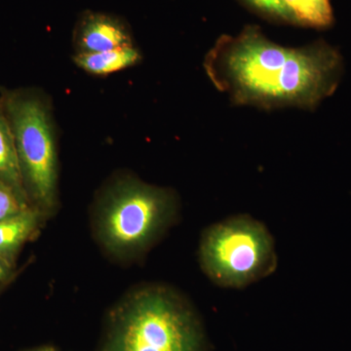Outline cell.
I'll use <instances>...</instances> for the list:
<instances>
[{
	"label": "cell",
	"mask_w": 351,
	"mask_h": 351,
	"mask_svg": "<svg viewBox=\"0 0 351 351\" xmlns=\"http://www.w3.org/2000/svg\"><path fill=\"white\" fill-rule=\"evenodd\" d=\"M25 351H58L56 348L51 346H38V348H32V350H27Z\"/></svg>",
	"instance_id": "obj_14"
},
{
	"label": "cell",
	"mask_w": 351,
	"mask_h": 351,
	"mask_svg": "<svg viewBox=\"0 0 351 351\" xmlns=\"http://www.w3.org/2000/svg\"><path fill=\"white\" fill-rule=\"evenodd\" d=\"M0 181L10 186L21 197L29 202L24 184H23L12 132L1 108H0Z\"/></svg>",
	"instance_id": "obj_9"
},
{
	"label": "cell",
	"mask_w": 351,
	"mask_h": 351,
	"mask_svg": "<svg viewBox=\"0 0 351 351\" xmlns=\"http://www.w3.org/2000/svg\"><path fill=\"white\" fill-rule=\"evenodd\" d=\"M295 24L302 27L325 29L334 24V12L330 0H284Z\"/></svg>",
	"instance_id": "obj_10"
},
{
	"label": "cell",
	"mask_w": 351,
	"mask_h": 351,
	"mask_svg": "<svg viewBox=\"0 0 351 351\" xmlns=\"http://www.w3.org/2000/svg\"><path fill=\"white\" fill-rule=\"evenodd\" d=\"M0 108L12 132L27 199L46 218L58 205L59 162L52 106L38 90L1 88Z\"/></svg>",
	"instance_id": "obj_4"
},
{
	"label": "cell",
	"mask_w": 351,
	"mask_h": 351,
	"mask_svg": "<svg viewBox=\"0 0 351 351\" xmlns=\"http://www.w3.org/2000/svg\"><path fill=\"white\" fill-rule=\"evenodd\" d=\"M201 267L215 283L242 288L276 269L274 239L257 219L240 216L210 226L199 247Z\"/></svg>",
	"instance_id": "obj_5"
},
{
	"label": "cell",
	"mask_w": 351,
	"mask_h": 351,
	"mask_svg": "<svg viewBox=\"0 0 351 351\" xmlns=\"http://www.w3.org/2000/svg\"><path fill=\"white\" fill-rule=\"evenodd\" d=\"M12 265V263L0 257V282L5 280L9 274H10Z\"/></svg>",
	"instance_id": "obj_13"
},
{
	"label": "cell",
	"mask_w": 351,
	"mask_h": 351,
	"mask_svg": "<svg viewBox=\"0 0 351 351\" xmlns=\"http://www.w3.org/2000/svg\"><path fill=\"white\" fill-rule=\"evenodd\" d=\"M46 219L36 208L0 221V257L13 263L16 254L25 242L36 234Z\"/></svg>",
	"instance_id": "obj_7"
},
{
	"label": "cell",
	"mask_w": 351,
	"mask_h": 351,
	"mask_svg": "<svg viewBox=\"0 0 351 351\" xmlns=\"http://www.w3.org/2000/svg\"><path fill=\"white\" fill-rule=\"evenodd\" d=\"M258 15L280 24L297 25L284 0H240Z\"/></svg>",
	"instance_id": "obj_11"
},
{
	"label": "cell",
	"mask_w": 351,
	"mask_h": 351,
	"mask_svg": "<svg viewBox=\"0 0 351 351\" xmlns=\"http://www.w3.org/2000/svg\"><path fill=\"white\" fill-rule=\"evenodd\" d=\"M203 66L214 86L235 105L265 110H314L335 93L343 73L341 53L326 41L285 47L258 25L217 39Z\"/></svg>",
	"instance_id": "obj_1"
},
{
	"label": "cell",
	"mask_w": 351,
	"mask_h": 351,
	"mask_svg": "<svg viewBox=\"0 0 351 351\" xmlns=\"http://www.w3.org/2000/svg\"><path fill=\"white\" fill-rule=\"evenodd\" d=\"M177 213V196L170 189L152 186L132 175L115 176L95 204L94 232L113 257L136 258L151 248Z\"/></svg>",
	"instance_id": "obj_3"
},
{
	"label": "cell",
	"mask_w": 351,
	"mask_h": 351,
	"mask_svg": "<svg viewBox=\"0 0 351 351\" xmlns=\"http://www.w3.org/2000/svg\"><path fill=\"white\" fill-rule=\"evenodd\" d=\"M29 202L21 197L13 189L0 181V221L29 209Z\"/></svg>",
	"instance_id": "obj_12"
},
{
	"label": "cell",
	"mask_w": 351,
	"mask_h": 351,
	"mask_svg": "<svg viewBox=\"0 0 351 351\" xmlns=\"http://www.w3.org/2000/svg\"><path fill=\"white\" fill-rule=\"evenodd\" d=\"M100 351H206L202 323L171 288L145 285L108 315Z\"/></svg>",
	"instance_id": "obj_2"
},
{
	"label": "cell",
	"mask_w": 351,
	"mask_h": 351,
	"mask_svg": "<svg viewBox=\"0 0 351 351\" xmlns=\"http://www.w3.org/2000/svg\"><path fill=\"white\" fill-rule=\"evenodd\" d=\"M73 62L90 75L106 76L136 66L142 60L137 46L132 45L104 52L75 54Z\"/></svg>",
	"instance_id": "obj_8"
},
{
	"label": "cell",
	"mask_w": 351,
	"mask_h": 351,
	"mask_svg": "<svg viewBox=\"0 0 351 351\" xmlns=\"http://www.w3.org/2000/svg\"><path fill=\"white\" fill-rule=\"evenodd\" d=\"M75 54L104 52L135 45L130 25L113 14L87 10L80 14L73 29Z\"/></svg>",
	"instance_id": "obj_6"
}]
</instances>
